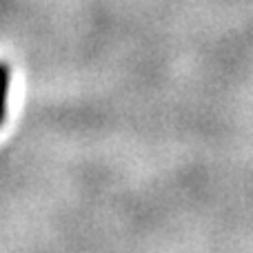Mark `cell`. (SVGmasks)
Instances as JSON below:
<instances>
[{"label": "cell", "mask_w": 253, "mask_h": 253, "mask_svg": "<svg viewBox=\"0 0 253 253\" xmlns=\"http://www.w3.org/2000/svg\"><path fill=\"white\" fill-rule=\"evenodd\" d=\"M9 84H11V67L4 60H0V126L7 118V98H9Z\"/></svg>", "instance_id": "cell-1"}]
</instances>
